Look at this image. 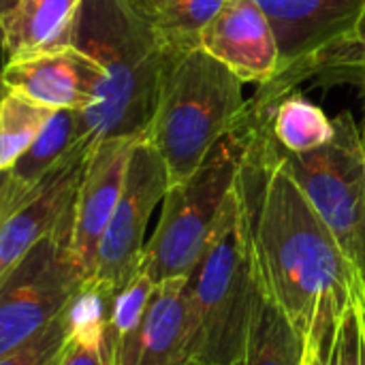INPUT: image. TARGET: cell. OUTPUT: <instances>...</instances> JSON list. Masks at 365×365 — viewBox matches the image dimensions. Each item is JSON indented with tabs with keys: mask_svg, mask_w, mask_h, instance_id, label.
Here are the masks:
<instances>
[{
	"mask_svg": "<svg viewBox=\"0 0 365 365\" xmlns=\"http://www.w3.org/2000/svg\"><path fill=\"white\" fill-rule=\"evenodd\" d=\"M71 45L92 56L105 77L98 103L83 111L90 141L143 139L167 60L154 21L128 0H81Z\"/></svg>",
	"mask_w": 365,
	"mask_h": 365,
	"instance_id": "obj_2",
	"label": "cell"
},
{
	"mask_svg": "<svg viewBox=\"0 0 365 365\" xmlns=\"http://www.w3.org/2000/svg\"><path fill=\"white\" fill-rule=\"evenodd\" d=\"M154 287L152 278L139 267V272L113 293L105 338L107 365H137L141 327Z\"/></svg>",
	"mask_w": 365,
	"mask_h": 365,
	"instance_id": "obj_19",
	"label": "cell"
},
{
	"mask_svg": "<svg viewBox=\"0 0 365 365\" xmlns=\"http://www.w3.org/2000/svg\"><path fill=\"white\" fill-rule=\"evenodd\" d=\"M167 188L169 175L160 154L148 139H139L130 150L118 205L98 244L92 280L115 293L139 272L148 222Z\"/></svg>",
	"mask_w": 365,
	"mask_h": 365,
	"instance_id": "obj_9",
	"label": "cell"
},
{
	"mask_svg": "<svg viewBox=\"0 0 365 365\" xmlns=\"http://www.w3.org/2000/svg\"><path fill=\"white\" fill-rule=\"evenodd\" d=\"M81 0H17L2 38L6 60L71 45Z\"/></svg>",
	"mask_w": 365,
	"mask_h": 365,
	"instance_id": "obj_16",
	"label": "cell"
},
{
	"mask_svg": "<svg viewBox=\"0 0 365 365\" xmlns=\"http://www.w3.org/2000/svg\"><path fill=\"white\" fill-rule=\"evenodd\" d=\"M199 45L244 83L261 86L278 75L276 34L257 0H227L203 30Z\"/></svg>",
	"mask_w": 365,
	"mask_h": 365,
	"instance_id": "obj_13",
	"label": "cell"
},
{
	"mask_svg": "<svg viewBox=\"0 0 365 365\" xmlns=\"http://www.w3.org/2000/svg\"><path fill=\"white\" fill-rule=\"evenodd\" d=\"M128 2H130L139 13H143L145 17H150L152 21H154L158 9H160V4H163V0H128Z\"/></svg>",
	"mask_w": 365,
	"mask_h": 365,
	"instance_id": "obj_27",
	"label": "cell"
},
{
	"mask_svg": "<svg viewBox=\"0 0 365 365\" xmlns=\"http://www.w3.org/2000/svg\"><path fill=\"white\" fill-rule=\"evenodd\" d=\"M190 365H201V364H190Z\"/></svg>",
	"mask_w": 365,
	"mask_h": 365,
	"instance_id": "obj_33",
	"label": "cell"
},
{
	"mask_svg": "<svg viewBox=\"0 0 365 365\" xmlns=\"http://www.w3.org/2000/svg\"><path fill=\"white\" fill-rule=\"evenodd\" d=\"M306 340L289 317L259 291L242 365H304Z\"/></svg>",
	"mask_w": 365,
	"mask_h": 365,
	"instance_id": "obj_18",
	"label": "cell"
},
{
	"mask_svg": "<svg viewBox=\"0 0 365 365\" xmlns=\"http://www.w3.org/2000/svg\"><path fill=\"white\" fill-rule=\"evenodd\" d=\"M4 94V86H2V68H0V96Z\"/></svg>",
	"mask_w": 365,
	"mask_h": 365,
	"instance_id": "obj_32",
	"label": "cell"
},
{
	"mask_svg": "<svg viewBox=\"0 0 365 365\" xmlns=\"http://www.w3.org/2000/svg\"><path fill=\"white\" fill-rule=\"evenodd\" d=\"M17 0H0V47H2V38H4V28H6V21L15 9Z\"/></svg>",
	"mask_w": 365,
	"mask_h": 365,
	"instance_id": "obj_28",
	"label": "cell"
},
{
	"mask_svg": "<svg viewBox=\"0 0 365 365\" xmlns=\"http://www.w3.org/2000/svg\"><path fill=\"white\" fill-rule=\"evenodd\" d=\"M53 111L11 92L0 96V173L9 171L45 128Z\"/></svg>",
	"mask_w": 365,
	"mask_h": 365,
	"instance_id": "obj_22",
	"label": "cell"
},
{
	"mask_svg": "<svg viewBox=\"0 0 365 365\" xmlns=\"http://www.w3.org/2000/svg\"><path fill=\"white\" fill-rule=\"evenodd\" d=\"M192 331L186 302V278L154 287L137 349V365H190Z\"/></svg>",
	"mask_w": 365,
	"mask_h": 365,
	"instance_id": "obj_14",
	"label": "cell"
},
{
	"mask_svg": "<svg viewBox=\"0 0 365 365\" xmlns=\"http://www.w3.org/2000/svg\"><path fill=\"white\" fill-rule=\"evenodd\" d=\"M334 122V139L319 150L293 154L276 148L365 289V145L351 111Z\"/></svg>",
	"mask_w": 365,
	"mask_h": 365,
	"instance_id": "obj_6",
	"label": "cell"
},
{
	"mask_svg": "<svg viewBox=\"0 0 365 365\" xmlns=\"http://www.w3.org/2000/svg\"><path fill=\"white\" fill-rule=\"evenodd\" d=\"M68 344V329L64 310L41 334L26 344L0 355V365H47L56 359Z\"/></svg>",
	"mask_w": 365,
	"mask_h": 365,
	"instance_id": "obj_24",
	"label": "cell"
},
{
	"mask_svg": "<svg viewBox=\"0 0 365 365\" xmlns=\"http://www.w3.org/2000/svg\"><path fill=\"white\" fill-rule=\"evenodd\" d=\"M71 233L73 203L53 231L0 280V355L41 334L83 282L71 259Z\"/></svg>",
	"mask_w": 365,
	"mask_h": 365,
	"instance_id": "obj_7",
	"label": "cell"
},
{
	"mask_svg": "<svg viewBox=\"0 0 365 365\" xmlns=\"http://www.w3.org/2000/svg\"><path fill=\"white\" fill-rule=\"evenodd\" d=\"M94 143L81 141L73 148L45 180L17 207L0 220V280L45 237L53 231L75 199V190Z\"/></svg>",
	"mask_w": 365,
	"mask_h": 365,
	"instance_id": "obj_12",
	"label": "cell"
},
{
	"mask_svg": "<svg viewBox=\"0 0 365 365\" xmlns=\"http://www.w3.org/2000/svg\"><path fill=\"white\" fill-rule=\"evenodd\" d=\"M259 291L250 214L237 178L205 252L186 278L195 364L242 365Z\"/></svg>",
	"mask_w": 365,
	"mask_h": 365,
	"instance_id": "obj_3",
	"label": "cell"
},
{
	"mask_svg": "<svg viewBox=\"0 0 365 365\" xmlns=\"http://www.w3.org/2000/svg\"><path fill=\"white\" fill-rule=\"evenodd\" d=\"M361 83H364V124H361V141L365 145V73L361 75Z\"/></svg>",
	"mask_w": 365,
	"mask_h": 365,
	"instance_id": "obj_29",
	"label": "cell"
},
{
	"mask_svg": "<svg viewBox=\"0 0 365 365\" xmlns=\"http://www.w3.org/2000/svg\"><path fill=\"white\" fill-rule=\"evenodd\" d=\"M113 291L96 280H83L64 306L68 342L94 351L105 359V338ZM107 361V359H105Z\"/></svg>",
	"mask_w": 365,
	"mask_h": 365,
	"instance_id": "obj_21",
	"label": "cell"
},
{
	"mask_svg": "<svg viewBox=\"0 0 365 365\" xmlns=\"http://www.w3.org/2000/svg\"><path fill=\"white\" fill-rule=\"evenodd\" d=\"M257 105L259 126L240 171L257 278L261 291L308 344L364 287L334 233L284 167L267 128L265 107Z\"/></svg>",
	"mask_w": 365,
	"mask_h": 365,
	"instance_id": "obj_1",
	"label": "cell"
},
{
	"mask_svg": "<svg viewBox=\"0 0 365 365\" xmlns=\"http://www.w3.org/2000/svg\"><path fill=\"white\" fill-rule=\"evenodd\" d=\"M4 216V188H2V175H0V220Z\"/></svg>",
	"mask_w": 365,
	"mask_h": 365,
	"instance_id": "obj_30",
	"label": "cell"
},
{
	"mask_svg": "<svg viewBox=\"0 0 365 365\" xmlns=\"http://www.w3.org/2000/svg\"><path fill=\"white\" fill-rule=\"evenodd\" d=\"M103 71L92 56L75 45H64L2 66L4 92L49 111H88L103 94Z\"/></svg>",
	"mask_w": 365,
	"mask_h": 365,
	"instance_id": "obj_10",
	"label": "cell"
},
{
	"mask_svg": "<svg viewBox=\"0 0 365 365\" xmlns=\"http://www.w3.org/2000/svg\"><path fill=\"white\" fill-rule=\"evenodd\" d=\"M90 141L83 111H53L45 128L2 175L4 214L17 207L45 180V175L81 141Z\"/></svg>",
	"mask_w": 365,
	"mask_h": 365,
	"instance_id": "obj_15",
	"label": "cell"
},
{
	"mask_svg": "<svg viewBox=\"0 0 365 365\" xmlns=\"http://www.w3.org/2000/svg\"><path fill=\"white\" fill-rule=\"evenodd\" d=\"M265 11L280 51L278 75L252 96L272 103L312 77L314 64L355 28L365 0H257Z\"/></svg>",
	"mask_w": 365,
	"mask_h": 365,
	"instance_id": "obj_8",
	"label": "cell"
},
{
	"mask_svg": "<svg viewBox=\"0 0 365 365\" xmlns=\"http://www.w3.org/2000/svg\"><path fill=\"white\" fill-rule=\"evenodd\" d=\"M304 365H365V291L359 289L340 317L323 323L306 344Z\"/></svg>",
	"mask_w": 365,
	"mask_h": 365,
	"instance_id": "obj_20",
	"label": "cell"
},
{
	"mask_svg": "<svg viewBox=\"0 0 365 365\" xmlns=\"http://www.w3.org/2000/svg\"><path fill=\"white\" fill-rule=\"evenodd\" d=\"M62 353H64V351H62ZM62 353H60V355H58L56 359H51V361H49V364H47V365H58V361H60V357H62Z\"/></svg>",
	"mask_w": 365,
	"mask_h": 365,
	"instance_id": "obj_31",
	"label": "cell"
},
{
	"mask_svg": "<svg viewBox=\"0 0 365 365\" xmlns=\"http://www.w3.org/2000/svg\"><path fill=\"white\" fill-rule=\"evenodd\" d=\"M261 105L267 113V128L284 152H312L327 145L336 135V122L297 90Z\"/></svg>",
	"mask_w": 365,
	"mask_h": 365,
	"instance_id": "obj_17",
	"label": "cell"
},
{
	"mask_svg": "<svg viewBox=\"0 0 365 365\" xmlns=\"http://www.w3.org/2000/svg\"><path fill=\"white\" fill-rule=\"evenodd\" d=\"M58 365H107V361L103 359V355L94 353V351H88V349H81L73 342L66 344L62 357Z\"/></svg>",
	"mask_w": 365,
	"mask_h": 365,
	"instance_id": "obj_26",
	"label": "cell"
},
{
	"mask_svg": "<svg viewBox=\"0 0 365 365\" xmlns=\"http://www.w3.org/2000/svg\"><path fill=\"white\" fill-rule=\"evenodd\" d=\"M317 73H340V75H349V73H365V4L361 9V15L355 24V28L351 30V34L338 43L334 49H329L312 68V77Z\"/></svg>",
	"mask_w": 365,
	"mask_h": 365,
	"instance_id": "obj_25",
	"label": "cell"
},
{
	"mask_svg": "<svg viewBox=\"0 0 365 365\" xmlns=\"http://www.w3.org/2000/svg\"><path fill=\"white\" fill-rule=\"evenodd\" d=\"M227 0H163L154 26L169 51L197 47L203 30Z\"/></svg>",
	"mask_w": 365,
	"mask_h": 365,
	"instance_id": "obj_23",
	"label": "cell"
},
{
	"mask_svg": "<svg viewBox=\"0 0 365 365\" xmlns=\"http://www.w3.org/2000/svg\"><path fill=\"white\" fill-rule=\"evenodd\" d=\"M246 111L244 81L201 45L167 49L156 109L143 139L160 154L169 186L192 175Z\"/></svg>",
	"mask_w": 365,
	"mask_h": 365,
	"instance_id": "obj_4",
	"label": "cell"
},
{
	"mask_svg": "<svg viewBox=\"0 0 365 365\" xmlns=\"http://www.w3.org/2000/svg\"><path fill=\"white\" fill-rule=\"evenodd\" d=\"M137 141L128 137L101 139L88 152L73 199L71 233V259L83 280L94 276L98 244L118 205L128 156Z\"/></svg>",
	"mask_w": 365,
	"mask_h": 365,
	"instance_id": "obj_11",
	"label": "cell"
},
{
	"mask_svg": "<svg viewBox=\"0 0 365 365\" xmlns=\"http://www.w3.org/2000/svg\"><path fill=\"white\" fill-rule=\"evenodd\" d=\"M259 115L261 107L250 98L244 118L210 150L197 171L167 188L158 225L141 257V269L154 284L188 278L199 263L225 201L237 184Z\"/></svg>",
	"mask_w": 365,
	"mask_h": 365,
	"instance_id": "obj_5",
	"label": "cell"
}]
</instances>
